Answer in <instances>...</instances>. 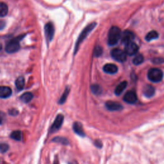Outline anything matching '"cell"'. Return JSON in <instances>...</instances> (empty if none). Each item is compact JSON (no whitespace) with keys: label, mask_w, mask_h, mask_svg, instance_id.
I'll list each match as a JSON object with an SVG mask.
<instances>
[{"label":"cell","mask_w":164,"mask_h":164,"mask_svg":"<svg viewBox=\"0 0 164 164\" xmlns=\"http://www.w3.org/2000/svg\"><path fill=\"white\" fill-rule=\"evenodd\" d=\"M121 31L118 27H112L109 32L108 43L109 46H114L118 44L121 38Z\"/></svg>","instance_id":"obj_1"},{"label":"cell","mask_w":164,"mask_h":164,"mask_svg":"<svg viewBox=\"0 0 164 164\" xmlns=\"http://www.w3.org/2000/svg\"><path fill=\"white\" fill-rule=\"evenodd\" d=\"M96 22H92L91 24L89 25L83 31H81V34L80 35V36L78 37V39L77 40L76 46H75V53H76L79 48V46L81 44V43L83 42V41L87 37L88 35L91 32V31L96 27Z\"/></svg>","instance_id":"obj_2"},{"label":"cell","mask_w":164,"mask_h":164,"mask_svg":"<svg viewBox=\"0 0 164 164\" xmlns=\"http://www.w3.org/2000/svg\"><path fill=\"white\" fill-rule=\"evenodd\" d=\"M148 79L154 83H158L162 81L163 77V73L162 70L157 68H152L148 71Z\"/></svg>","instance_id":"obj_3"},{"label":"cell","mask_w":164,"mask_h":164,"mask_svg":"<svg viewBox=\"0 0 164 164\" xmlns=\"http://www.w3.org/2000/svg\"><path fill=\"white\" fill-rule=\"evenodd\" d=\"M20 48L19 40L18 38L14 39L7 43L5 46V51L8 53H14L17 52Z\"/></svg>","instance_id":"obj_4"},{"label":"cell","mask_w":164,"mask_h":164,"mask_svg":"<svg viewBox=\"0 0 164 164\" xmlns=\"http://www.w3.org/2000/svg\"><path fill=\"white\" fill-rule=\"evenodd\" d=\"M110 54L113 59L118 62H123L126 60V53L121 49L115 48L111 51Z\"/></svg>","instance_id":"obj_5"},{"label":"cell","mask_w":164,"mask_h":164,"mask_svg":"<svg viewBox=\"0 0 164 164\" xmlns=\"http://www.w3.org/2000/svg\"><path fill=\"white\" fill-rule=\"evenodd\" d=\"M138 49H139L138 46L136 43H135L134 42H131L125 45L124 51L127 55L133 56V55H137V53H138Z\"/></svg>","instance_id":"obj_6"},{"label":"cell","mask_w":164,"mask_h":164,"mask_svg":"<svg viewBox=\"0 0 164 164\" xmlns=\"http://www.w3.org/2000/svg\"><path fill=\"white\" fill-rule=\"evenodd\" d=\"M64 119V115L62 114H59L56 116V118L53 124H52V126L50 128V133L56 132V131L59 130V129L61 128L62 124H63Z\"/></svg>","instance_id":"obj_7"},{"label":"cell","mask_w":164,"mask_h":164,"mask_svg":"<svg viewBox=\"0 0 164 164\" xmlns=\"http://www.w3.org/2000/svg\"><path fill=\"white\" fill-rule=\"evenodd\" d=\"M44 31L47 41L48 42L51 41L55 34V28L52 22L47 23L44 27Z\"/></svg>","instance_id":"obj_8"},{"label":"cell","mask_w":164,"mask_h":164,"mask_svg":"<svg viewBox=\"0 0 164 164\" xmlns=\"http://www.w3.org/2000/svg\"><path fill=\"white\" fill-rule=\"evenodd\" d=\"M121 39L122 43L126 45L128 43L133 42V40L134 39V34L130 30H125L121 34Z\"/></svg>","instance_id":"obj_9"},{"label":"cell","mask_w":164,"mask_h":164,"mask_svg":"<svg viewBox=\"0 0 164 164\" xmlns=\"http://www.w3.org/2000/svg\"><path fill=\"white\" fill-rule=\"evenodd\" d=\"M123 99L126 103L128 104H134L137 101V96L134 91L131 90L125 94Z\"/></svg>","instance_id":"obj_10"},{"label":"cell","mask_w":164,"mask_h":164,"mask_svg":"<svg viewBox=\"0 0 164 164\" xmlns=\"http://www.w3.org/2000/svg\"><path fill=\"white\" fill-rule=\"evenodd\" d=\"M105 107L110 111H119L123 108L120 103L111 101H107L105 103Z\"/></svg>","instance_id":"obj_11"},{"label":"cell","mask_w":164,"mask_h":164,"mask_svg":"<svg viewBox=\"0 0 164 164\" xmlns=\"http://www.w3.org/2000/svg\"><path fill=\"white\" fill-rule=\"evenodd\" d=\"M103 71L108 74H115L118 71V67L113 64H107L103 66Z\"/></svg>","instance_id":"obj_12"},{"label":"cell","mask_w":164,"mask_h":164,"mask_svg":"<svg viewBox=\"0 0 164 164\" xmlns=\"http://www.w3.org/2000/svg\"><path fill=\"white\" fill-rule=\"evenodd\" d=\"M12 89L9 87L0 86V98H7L12 95Z\"/></svg>","instance_id":"obj_13"},{"label":"cell","mask_w":164,"mask_h":164,"mask_svg":"<svg viewBox=\"0 0 164 164\" xmlns=\"http://www.w3.org/2000/svg\"><path fill=\"white\" fill-rule=\"evenodd\" d=\"M73 130L80 137H85V135L83 126L79 122H75L73 124Z\"/></svg>","instance_id":"obj_14"},{"label":"cell","mask_w":164,"mask_h":164,"mask_svg":"<svg viewBox=\"0 0 164 164\" xmlns=\"http://www.w3.org/2000/svg\"><path fill=\"white\" fill-rule=\"evenodd\" d=\"M143 92H144V94L146 97L151 98L152 96H153V95L155 94V90L153 86L148 85H146L144 88Z\"/></svg>","instance_id":"obj_15"},{"label":"cell","mask_w":164,"mask_h":164,"mask_svg":"<svg viewBox=\"0 0 164 164\" xmlns=\"http://www.w3.org/2000/svg\"><path fill=\"white\" fill-rule=\"evenodd\" d=\"M127 86V82L126 81H123L120 83L118 86L116 87L115 89V94L117 96H120L122 92L124 91V90L126 88Z\"/></svg>","instance_id":"obj_16"},{"label":"cell","mask_w":164,"mask_h":164,"mask_svg":"<svg viewBox=\"0 0 164 164\" xmlns=\"http://www.w3.org/2000/svg\"><path fill=\"white\" fill-rule=\"evenodd\" d=\"M159 35L157 31H151L150 32H149L146 36V40L147 42H150L152 40H155L158 38Z\"/></svg>","instance_id":"obj_17"},{"label":"cell","mask_w":164,"mask_h":164,"mask_svg":"<svg viewBox=\"0 0 164 164\" xmlns=\"http://www.w3.org/2000/svg\"><path fill=\"white\" fill-rule=\"evenodd\" d=\"M16 89L19 91H21L23 89V88H24V87H25V79H24V78L22 77V76H20L16 80Z\"/></svg>","instance_id":"obj_18"},{"label":"cell","mask_w":164,"mask_h":164,"mask_svg":"<svg viewBox=\"0 0 164 164\" xmlns=\"http://www.w3.org/2000/svg\"><path fill=\"white\" fill-rule=\"evenodd\" d=\"M8 8L6 3L0 2V17H3L7 16L8 14Z\"/></svg>","instance_id":"obj_19"},{"label":"cell","mask_w":164,"mask_h":164,"mask_svg":"<svg viewBox=\"0 0 164 164\" xmlns=\"http://www.w3.org/2000/svg\"><path fill=\"white\" fill-rule=\"evenodd\" d=\"M33 97V95L31 92H27L23 94H22L20 97V99L22 102L29 103L32 99Z\"/></svg>","instance_id":"obj_20"},{"label":"cell","mask_w":164,"mask_h":164,"mask_svg":"<svg viewBox=\"0 0 164 164\" xmlns=\"http://www.w3.org/2000/svg\"><path fill=\"white\" fill-rule=\"evenodd\" d=\"M69 92H70V88L68 87H67L65 88L64 93H63L62 96L61 98H60L59 101H58V103H59L60 104H64V103L65 102V101H66V99H67V97H68V95H69Z\"/></svg>","instance_id":"obj_21"},{"label":"cell","mask_w":164,"mask_h":164,"mask_svg":"<svg viewBox=\"0 0 164 164\" xmlns=\"http://www.w3.org/2000/svg\"><path fill=\"white\" fill-rule=\"evenodd\" d=\"M90 89H91V90H92V92L94 94L97 95V96L100 95L102 92V90H103L102 88L99 85H97V84L92 85L90 87Z\"/></svg>","instance_id":"obj_22"},{"label":"cell","mask_w":164,"mask_h":164,"mask_svg":"<svg viewBox=\"0 0 164 164\" xmlns=\"http://www.w3.org/2000/svg\"><path fill=\"white\" fill-rule=\"evenodd\" d=\"M10 138L17 141H20L22 139V133L19 130H16L10 134Z\"/></svg>","instance_id":"obj_23"},{"label":"cell","mask_w":164,"mask_h":164,"mask_svg":"<svg viewBox=\"0 0 164 164\" xmlns=\"http://www.w3.org/2000/svg\"><path fill=\"white\" fill-rule=\"evenodd\" d=\"M144 62V56L141 54H137L133 60V63L135 65H140Z\"/></svg>","instance_id":"obj_24"},{"label":"cell","mask_w":164,"mask_h":164,"mask_svg":"<svg viewBox=\"0 0 164 164\" xmlns=\"http://www.w3.org/2000/svg\"><path fill=\"white\" fill-rule=\"evenodd\" d=\"M53 141L57 143H60L64 145H67L69 144V141L68 140L64 137H55V138L53 139Z\"/></svg>","instance_id":"obj_25"},{"label":"cell","mask_w":164,"mask_h":164,"mask_svg":"<svg viewBox=\"0 0 164 164\" xmlns=\"http://www.w3.org/2000/svg\"><path fill=\"white\" fill-rule=\"evenodd\" d=\"M9 146L7 144H0V153H5L8 150Z\"/></svg>","instance_id":"obj_26"},{"label":"cell","mask_w":164,"mask_h":164,"mask_svg":"<svg viewBox=\"0 0 164 164\" xmlns=\"http://www.w3.org/2000/svg\"><path fill=\"white\" fill-rule=\"evenodd\" d=\"M102 53H103V50L101 47L100 46L96 47L94 50V56L96 57H98L100 55H101Z\"/></svg>","instance_id":"obj_27"},{"label":"cell","mask_w":164,"mask_h":164,"mask_svg":"<svg viewBox=\"0 0 164 164\" xmlns=\"http://www.w3.org/2000/svg\"><path fill=\"white\" fill-rule=\"evenodd\" d=\"M6 119V115L4 112H0V125L2 124Z\"/></svg>","instance_id":"obj_28"},{"label":"cell","mask_w":164,"mask_h":164,"mask_svg":"<svg viewBox=\"0 0 164 164\" xmlns=\"http://www.w3.org/2000/svg\"><path fill=\"white\" fill-rule=\"evenodd\" d=\"M153 62L155 64H161L164 62V60L162 58H156L153 60Z\"/></svg>","instance_id":"obj_29"},{"label":"cell","mask_w":164,"mask_h":164,"mask_svg":"<svg viewBox=\"0 0 164 164\" xmlns=\"http://www.w3.org/2000/svg\"><path fill=\"white\" fill-rule=\"evenodd\" d=\"M19 112L16 109H11L9 110V114L12 116H16L18 114Z\"/></svg>","instance_id":"obj_30"},{"label":"cell","mask_w":164,"mask_h":164,"mask_svg":"<svg viewBox=\"0 0 164 164\" xmlns=\"http://www.w3.org/2000/svg\"><path fill=\"white\" fill-rule=\"evenodd\" d=\"M6 25V22L2 20H0V30H3Z\"/></svg>","instance_id":"obj_31"},{"label":"cell","mask_w":164,"mask_h":164,"mask_svg":"<svg viewBox=\"0 0 164 164\" xmlns=\"http://www.w3.org/2000/svg\"><path fill=\"white\" fill-rule=\"evenodd\" d=\"M94 144H95V146H96V147H98L101 148V147H102V143H101V142L100 141V140H96Z\"/></svg>","instance_id":"obj_32"},{"label":"cell","mask_w":164,"mask_h":164,"mask_svg":"<svg viewBox=\"0 0 164 164\" xmlns=\"http://www.w3.org/2000/svg\"><path fill=\"white\" fill-rule=\"evenodd\" d=\"M1 49H2V45L0 44V50H1Z\"/></svg>","instance_id":"obj_33"},{"label":"cell","mask_w":164,"mask_h":164,"mask_svg":"<svg viewBox=\"0 0 164 164\" xmlns=\"http://www.w3.org/2000/svg\"><path fill=\"white\" fill-rule=\"evenodd\" d=\"M69 164H74V163H69Z\"/></svg>","instance_id":"obj_34"},{"label":"cell","mask_w":164,"mask_h":164,"mask_svg":"<svg viewBox=\"0 0 164 164\" xmlns=\"http://www.w3.org/2000/svg\"><path fill=\"white\" fill-rule=\"evenodd\" d=\"M55 164H57V163H55Z\"/></svg>","instance_id":"obj_35"}]
</instances>
